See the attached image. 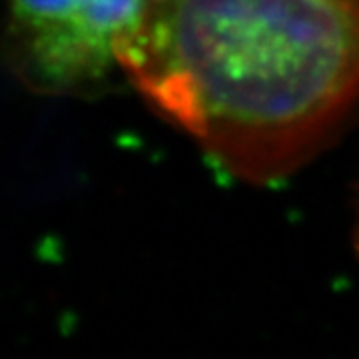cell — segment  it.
I'll return each mask as SVG.
<instances>
[{
  "instance_id": "1",
  "label": "cell",
  "mask_w": 359,
  "mask_h": 359,
  "mask_svg": "<svg viewBox=\"0 0 359 359\" xmlns=\"http://www.w3.org/2000/svg\"><path fill=\"white\" fill-rule=\"evenodd\" d=\"M120 66L219 168L271 184L359 114V0H146Z\"/></svg>"
},
{
  "instance_id": "2",
  "label": "cell",
  "mask_w": 359,
  "mask_h": 359,
  "mask_svg": "<svg viewBox=\"0 0 359 359\" xmlns=\"http://www.w3.org/2000/svg\"><path fill=\"white\" fill-rule=\"evenodd\" d=\"M146 0H8L4 58L28 88L88 96L122 74L120 52Z\"/></svg>"
},
{
  "instance_id": "3",
  "label": "cell",
  "mask_w": 359,
  "mask_h": 359,
  "mask_svg": "<svg viewBox=\"0 0 359 359\" xmlns=\"http://www.w3.org/2000/svg\"><path fill=\"white\" fill-rule=\"evenodd\" d=\"M358 252H359V228H358Z\"/></svg>"
}]
</instances>
